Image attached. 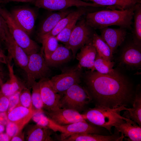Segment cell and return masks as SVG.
Listing matches in <instances>:
<instances>
[{
	"label": "cell",
	"mask_w": 141,
	"mask_h": 141,
	"mask_svg": "<svg viewBox=\"0 0 141 141\" xmlns=\"http://www.w3.org/2000/svg\"><path fill=\"white\" fill-rule=\"evenodd\" d=\"M85 81L86 89L96 106L114 109L133 104L135 93L132 84L116 70L107 74L87 72Z\"/></svg>",
	"instance_id": "1"
},
{
	"label": "cell",
	"mask_w": 141,
	"mask_h": 141,
	"mask_svg": "<svg viewBox=\"0 0 141 141\" xmlns=\"http://www.w3.org/2000/svg\"><path fill=\"white\" fill-rule=\"evenodd\" d=\"M135 6L124 10H102L88 12L86 14L85 20L87 24L94 30L115 25L131 30Z\"/></svg>",
	"instance_id": "2"
},
{
	"label": "cell",
	"mask_w": 141,
	"mask_h": 141,
	"mask_svg": "<svg viewBox=\"0 0 141 141\" xmlns=\"http://www.w3.org/2000/svg\"><path fill=\"white\" fill-rule=\"evenodd\" d=\"M125 107L113 109L96 106L93 108L89 109L82 114L86 121L104 128L111 133L113 127L125 121H132L120 115V111L125 110Z\"/></svg>",
	"instance_id": "3"
},
{
	"label": "cell",
	"mask_w": 141,
	"mask_h": 141,
	"mask_svg": "<svg viewBox=\"0 0 141 141\" xmlns=\"http://www.w3.org/2000/svg\"><path fill=\"white\" fill-rule=\"evenodd\" d=\"M61 95L60 108L71 109L80 113L92 100L86 89L79 84L73 85Z\"/></svg>",
	"instance_id": "4"
},
{
	"label": "cell",
	"mask_w": 141,
	"mask_h": 141,
	"mask_svg": "<svg viewBox=\"0 0 141 141\" xmlns=\"http://www.w3.org/2000/svg\"><path fill=\"white\" fill-rule=\"evenodd\" d=\"M0 13L7 25L10 33L16 43L28 55L38 52L39 47L19 27L12 18L10 12L0 7Z\"/></svg>",
	"instance_id": "5"
},
{
	"label": "cell",
	"mask_w": 141,
	"mask_h": 141,
	"mask_svg": "<svg viewBox=\"0 0 141 141\" xmlns=\"http://www.w3.org/2000/svg\"><path fill=\"white\" fill-rule=\"evenodd\" d=\"M95 31L86 23L85 18L77 22L65 46L71 50L74 58L78 50L92 39Z\"/></svg>",
	"instance_id": "6"
},
{
	"label": "cell",
	"mask_w": 141,
	"mask_h": 141,
	"mask_svg": "<svg viewBox=\"0 0 141 141\" xmlns=\"http://www.w3.org/2000/svg\"><path fill=\"white\" fill-rule=\"evenodd\" d=\"M50 71L43 53L37 52L29 55L25 72L27 75V87L31 88L36 80L47 77Z\"/></svg>",
	"instance_id": "7"
},
{
	"label": "cell",
	"mask_w": 141,
	"mask_h": 141,
	"mask_svg": "<svg viewBox=\"0 0 141 141\" xmlns=\"http://www.w3.org/2000/svg\"><path fill=\"white\" fill-rule=\"evenodd\" d=\"M81 71V69L76 66L67 68L60 74L52 77L50 80L55 91L61 95L73 85L79 84Z\"/></svg>",
	"instance_id": "8"
},
{
	"label": "cell",
	"mask_w": 141,
	"mask_h": 141,
	"mask_svg": "<svg viewBox=\"0 0 141 141\" xmlns=\"http://www.w3.org/2000/svg\"><path fill=\"white\" fill-rule=\"evenodd\" d=\"M38 82L43 104V111H50L60 108L61 95L55 91L50 79L48 77L40 79Z\"/></svg>",
	"instance_id": "9"
},
{
	"label": "cell",
	"mask_w": 141,
	"mask_h": 141,
	"mask_svg": "<svg viewBox=\"0 0 141 141\" xmlns=\"http://www.w3.org/2000/svg\"><path fill=\"white\" fill-rule=\"evenodd\" d=\"M4 42L8 52L7 61L11 62L13 59L16 66L25 72L28 61V55L14 40L8 28Z\"/></svg>",
	"instance_id": "10"
},
{
	"label": "cell",
	"mask_w": 141,
	"mask_h": 141,
	"mask_svg": "<svg viewBox=\"0 0 141 141\" xmlns=\"http://www.w3.org/2000/svg\"><path fill=\"white\" fill-rule=\"evenodd\" d=\"M34 5L39 8L51 11L62 10L72 6L101 7L96 4L81 0H36Z\"/></svg>",
	"instance_id": "11"
},
{
	"label": "cell",
	"mask_w": 141,
	"mask_h": 141,
	"mask_svg": "<svg viewBox=\"0 0 141 141\" xmlns=\"http://www.w3.org/2000/svg\"><path fill=\"white\" fill-rule=\"evenodd\" d=\"M43 112L54 123L61 126L67 125L78 121H86L82 114L71 109L60 108L51 111Z\"/></svg>",
	"instance_id": "12"
},
{
	"label": "cell",
	"mask_w": 141,
	"mask_h": 141,
	"mask_svg": "<svg viewBox=\"0 0 141 141\" xmlns=\"http://www.w3.org/2000/svg\"><path fill=\"white\" fill-rule=\"evenodd\" d=\"M120 55V63L126 67L136 69L141 67V46L135 43L132 40L123 47Z\"/></svg>",
	"instance_id": "13"
},
{
	"label": "cell",
	"mask_w": 141,
	"mask_h": 141,
	"mask_svg": "<svg viewBox=\"0 0 141 141\" xmlns=\"http://www.w3.org/2000/svg\"><path fill=\"white\" fill-rule=\"evenodd\" d=\"M16 23L29 36L34 28L36 15L32 9L27 7H19L10 12Z\"/></svg>",
	"instance_id": "14"
},
{
	"label": "cell",
	"mask_w": 141,
	"mask_h": 141,
	"mask_svg": "<svg viewBox=\"0 0 141 141\" xmlns=\"http://www.w3.org/2000/svg\"><path fill=\"white\" fill-rule=\"evenodd\" d=\"M101 37L108 44L113 53L124 43L127 34L126 28L106 27L99 29Z\"/></svg>",
	"instance_id": "15"
},
{
	"label": "cell",
	"mask_w": 141,
	"mask_h": 141,
	"mask_svg": "<svg viewBox=\"0 0 141 141\" xmlns=\"http://www.w3.org/2000/svg\"><path fill=\"white\" fill-rule=\"evenodd\" d=\"M61 126L62 131L60 140L61 141L72 134L82 133L101 134L103 132L101 127L96 126L86 121L77 122Z\"/></svg>",
	"instance_id": "16"
},
{
	"label": "cell",
	"mask_w": 141,
	"mask_h": 141,
	"mask_svg": "<svg viewBox=\"0 0 141 141\" xmlns=\"http://www.w3.org/2000/svg\"><path fill=\"white\" fill-rule=\"evenodd\" d=\"M80 50L75 56L79 61L77 67L80 69L86 67L91 71H95L94 65L97 51L92 39L83 46Z\"/></svg>",
	"instance_id": "17"
},
{
	"label": "cell",
	"mask_w": 141,
	"mask_h": 141,
	"mask_svg": "<svg viewBox=\"0 0 141 141\" xmlns=\"http://www.w3.org/2000/svg\"><path fill=\"white\" fill-rule=\"evenodd\" d=\"M37 111L19 104L10 111L7 112L8 121L16 124L22 129Z\"/></svg>",
	"instance_id": "18"
},
{
	"label": "cell",
	"mask_w": 141,
	"mask_h": 141,
	"mask_svg": "<svg viewBox=\"0 0 141 141\" xmlns=\"http://www.w3.org/2000/svg\"><path fill=\"white\" fill-rule=\"evenodd\" d=\"M24 132L25 141L54 140L51 137L54 131L50 129L37 124L28 125Z\"/></svg>",
	"instance_id": "19"
},
{
	"label": "cell",
	"mask_w": 141,
	"mask_h": 141,
	"mask_svg": "<svg viewBox=\"0 0 141 141\" xmlns=\"http://www.w3.org/2000/svg\"><path fill=\"white\" fill-rule=\"evenodd\" d=\"M116 132L111 135L105 136L94 133H82L71 135L62 141H122L124 137Z\"/></svg>",
	"instance_id": "20"
},
{
	"label": "cell",
	"mask_w": 141,
	"mask_h": 141,
	"mask_svg": "<svg viewBox=\"0 0 141 141\" xmlns=\"http://www.w3.org/2000/svg\"><path fill=\"white\" fill-rule=\"evenodd\" d=\"M9 73V79L2 85L0 90L5 96L9 97L15 93L20 91L26 86L20 81L15 74L13 65L8 62L7 64Z\"/></svg>",
	"instance_id": "21"
},
{
	"label": "cell",
	"mask_w": 141,
	"mask_h": 141,
	"mask_svg": "<svg viewBox=\"0 0 141 141\" xmlns=\"http://www.w3.org/2000/svg\"><path fill=\"white\" fill-rule=\"evenodd\" d=\"M114 127L116 131L128 137L127 141H141V127L133 121H125Z\"/></svg>",
	"instance_id": "22"
},
{
	"label": "cell",
	"mask_w": 141,
	"mask_h": 141,
	"mask_svg": "<svg viewBox=\"0 0 141 141\" xmlns=\"http://www.w3.org/2000/svg\"><path fill=\"white\" fill-rule=\"evenodd\" d=\"M87 7H79L76 11H72L65 17L61 19L55 27L50 32L39 39L40 42L49 37L56 36L72 20L74 19L80 17L88 12Z\"/></svg>",
	"instance_id": "23"
},
{
	"label": "cell",
	"mask_w": 141,
	"mask_h": 141,
	"mask_svg": "<svg viewBox=\"0 0 141 141\" xmlns=\"http://www.w3.org/2000/svg\"><path fill=\"white\" fill-rule=\"evenodd\" d=\"M72 12L70 10L65 9L49 16L42 22L38 31L37 36L38 38L50 32L61 19Z\"/></svg>",
	"instance_id": "24"
},
{
	"label": "cell",
	"mask_w": 141,
	"mask_h": 141,
	"mask_svg": "<svg viewBox=\"0 0 141 141\" xmlns=\"http://www.w3.org/2000/svg\"><path fill=\"white\" fill-rule=\"evenodd\" d=\"M72 56L69 49L59 45L49 57L45 59L49 67H56L68 62Z\"/></svg>",
	"instance_id": "25"
},
{
	"label": "cell",
	"mask_w": 141,
	"mask_h": 141,
	"mask_svg": "<svg viewBox=\"0 0 141 141\" xmlns=\"http://www.w3.org/2000/svg\"><path fill=\"white\" fill-rule=\"evenodd\" d=\"M90 1L101 7H107L111 9L124 10L134 7L141 3L140 0H83Z\"/></svg>",
	"instance_id": "26"
},
{
	"label": "cell",
	"mask_w": 141,
	"mask_h": 141,
	"mask_svg": "<svg viewBox=\"0 0 141 141\" xmlns=\"http://www.w3.org/2000/svg\"><path fill=\"white\" fill-rule=\"evenodd\" d=\"M132 108H127L122 116L131 119L141 127V93L138 89L135 95Z\"/></svg>",
	"instance_id": "27"
},
{
	"label": "cell",
	"mask_w": 141,
	"mask_h": 141,
	"mask_svg": "<svg viewBox=\"0 0 141 141\" xmlns=\"http://www.w3.org/2000/svg\"><path fill=\"white\" fill-rule=\"evenodd\" d=\"M92 42L99 55L105 60L111 61L113 53L110 48L95 32L93 36Z\"/></svg>",
	"instance_id": "28"
},
{
	"label": "cell",
	"mask_w": 141,
	"mask_h": 141,
	"mask_svg": "<svg viewBox=\"0 0 141 141\" xmlns=\"http://www.w3.org/2000/svg\"><path fill=\"white\" fill-rule=\"evenodd\" d=\"M134 23L132 29V40L137 45L141 46V5H136L133 16Z\"/></svg>",
	"instance_id": "29"
},
{
	"label": "cell",
	"mask_w": 141,
	"mask_h": 141,
	"mask_svg": "<svg viewBox=\"0 0 141 141\" xmlns=\"http://www.w3.org/2000/svg\"><path fill=\"white\" fill-rule=\"evenodd\" d=\"M32 118L36 124L50 129L54 132H61V126L54 123L44 114L43 111L37 112Z\"/></svg>",
	"instance_id": "30"
},
{
	"label": "cell",
	"mask_w": 141,
	"mask_h": 141,
	"mask_svg": "<svg viewBox=\"0 0 141 141\" xmlns=\"http://www.w3.org/2000/svg\"><path fill=\"white\" fill-rule=\"evenodd\" d=\"M114 63L111 61L105 60L99 55L97 53L94 62L95 70L102 74H107L113 72Z\"/></svg>",
	"instance_id": "31"
},
{
	"label": "cell",
	"mask_w": 141,
	"mask_h": 141,
	"mask_svg": "<svg viewBox=\"0 0 141 141\" xmlns=\"http://www.w3.org/2000/svg\"><path fill=\"white\" fill-rule=\"evenodd\" d=\"M32 103L33 109L37 111H43V104L42 100L39 82L35 81L31 88Z\"/></svg>",
	"instance_id": "32"
},
{
	"label": "cell",
	"mask_w": 141,
	"mask_h": 141,
	"mask_svg": "<svg viewBox=\"0 0 141 141\" xmlns=\"http://www.w3.org/2000/svg\"><path fill=\"white\" fill-rule=\"evenodd\" d=\"M42 50L44 52L45 58L49 57L56 50L59 45L55 36L47 38L42 40Z\"/></svg>",
	"instance_id": "33"
},
{
	"label": "cell",
	"mask_w": 141,
	"mask_h": 141,
	"mask_svg": "<svg viewBox=\"0 0 141 141\" xmlns=\"http://www.w3.org/2000/svg\"><path fill=\"white\" fill-rule=\"evenodd\" d=\"M80 18L77 17L72 20L55 36L58 41L65 44L68 41L77 21Z\"/></svg>",
	"instance_id": "34"
},
{
	"label": "cell",
	"mask_w": 141,
	"mask_h": 141,
	"mask_svg": "<svg viewBox=\"0 0 141 141\" xmlns=\"http://www.w3.org/2000/svg\"><path fill=\"white\" fill-rule=\"evenodd\" d=\"M30 89L26 86L20 91V104L26 108L33 109L32 103L31 95Z\"/></svg>",
	"instance_id": "35"
},
{
	"label": "cell",
	"mask_w": 141,
	"mask_h": 141,
	"mask_svg": "<svg viewBox=\"0 0 141 141\" xmlns=\"http://www.w3.org/2000/svg\"><path fill=\"white\" fill-rule=\"evenodd\" d=\"M6 126V133L11 138L22 130L16 124L9 121Z\"/></svg>",
	"instance_id": "36"
},
{
	"label": "cell",
	"mask_w": 141,
	"mask_h": 141,
	"mask_svg": "<svg viewBox=\"0 0 141 141\" xmlns=\"http://www.w3.org/2000/svg\"><path fill=\"white\" fill-rule=\"evenodd\" d=\"M20 91H18L9 97V106L7 112H8L20 104Z\"/></svg>",
	"instance_id": "37"
},
{
	"label": "cell",
	"mask_w": 141,
	"mask_h": 141,
	"mask_svg": "<svg viewBox=\"0 0 141 141\" xmlns=\"http://www.w3.org/2000/svg\"><path fill=\"white\" fill-rule=\"evenodd\" d=\"M7 25L0 13V41L4 42L5 40Z\"/></svg>",
	"instance_id": "38"
},
{
	"label": "cell",
	"mask_w": 141,
	"mask_h": 141,
	"mask_svg": "<svg viewBox=\"0 0 141 141\" xmlns=\"http://www.w3.org/2000/svg\"><path fill=\"white\" fill-rule=\"evenodd\" d=\"M9 106V99L0 90V112H7Z\"/></svg>",
	"instance_id": "39"
},
{
	"label": "cell",
	"mask_w": 141,
	"mask_h": 141,
	"mask_svg": "<svg viewBox=\"0 0 141 141\" xmlns=\"http://www.w3.org/2000/svg\"><path fill=\"white\" fill-rule=\"evenodd\" d=\"M11 141H25L24 132L22 130L13 137Z\"/></svg>",
	"instance_id": "40"
},
{
	"label": "cell",
	"mask_w": 141,
	"mask_h": 141,
	"mask_svg": "<svg viewBox=\"0 0 141 141\" xmlns=\"http://www.w3.org/2000/svg\"><path fill=\"white\" fill-rule=\"evenodd\" d=\"M8 121L7 112H0V122L5 126L6 125Z\"/></svg>",
	"instance_id": "41"
},
{
	"label": "cell",
	"mask_w": 141,
	"mask_h": 141,
	"mask_svg": "<svg viewBox=\"0 0 141 141\" xmlns=\"http://www.w3.org/2000/svg\"><path fill=\"white\" fill-rule=\"evenodd\" d=\"M7 64V57L0 46V64Z\"/></svg>",
	"instance_id": "42"
},
{
	"label": "cell",
	"mask_w": 141,
	"mask_h": 141,
	"mask_svg": "<svg viewBox=\"0 0 141 141\" xmlns=\"http://www.w3.org/2000/svg\"><path fill=\"white\" fill-rule=\"evenodd\" d=\"M11 139V138L6 133H0V141H9Z\"/></svg>",
	"instance_id": "43"
},
{
	"label": "cell",
	"mask_w": 141,
	"mask_h": 141,
	"mask_svg": "<svg viewBox=\"0 0 141 141\" xmlns=\"http://www.w3.org/2000/svg\"><path fill=\"white\" fill-rule=\"evenodd\" d=\"M36 0H7V1L8 2H31L33 1H35Z\"/></svg>",
	"instance_id": "44"
},
{
	"label": "cell",
	"mask_w": 141,
	"mask_h": 141,
	"mask_svg": "<svg viewBox=\"0 0 141 141\" xmlns=\"http://www.w3.org/2000/svg\"><path fill=\"white\" fill-rule=\"evenodd\" d=\"M1 64H0V77L3 78L4 77L5 74Z\"/></svg>",
	"instance_id": "45"
},
{
	"label": "cell",
	"mask_w": 141,
	"mask_h": 141,
	"mask_svg": "<svg viewBox=\"0 0 141 141\" xmlns=\"http://www.w3.org/2000/svg\"><path fill=\"white\" fill-rule=\"evenodd\" d=\"M5 126L0 122V133L3 132L5 130Z\"/></svg>",
	"instance_id": "46"
},
{
	"label": "cell",
	"mask_w": 141,
	"mask_h": 141,
	"mask_svg": "<svg viewBox=\"0 0 141 141\" xmlns=\"http://www.w3.org/2000/svg\"><path fill=\"white\" fill-rule=\"evenodd\" d=\"M3 78L0 77V89H1V86L3 84Z\"/></svg>",
	"instance_id": "47"
}]
</instances>
